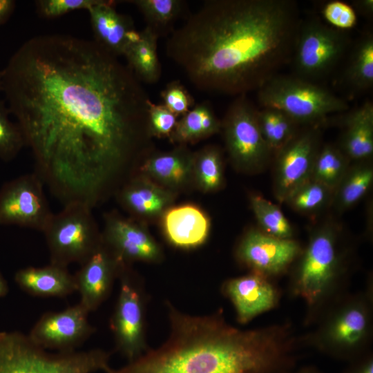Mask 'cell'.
I'll use <instances>...</instances> for the list:
<instances>
[{
    "label": "cell",
    "instance_id": "9a60e30c",
    "mask_svg": "<svg viewBox=\"0 0 373 373\" xmlns=\"http://www.w3.org/2000/svg\"><path fill=\"white\" fill-rule=\"evenodd\" d=\"M102 243L117 260L126 265L132 261L156 262L162 256L157 243L137 223L115 213L105 217Z\"/></svg>",
    "mask_w": 373,
    "mask_h": 373
},
{
    "label": "cell",
    "instance_id": "ab89813d",
    "mask_svg": "<svg viewBox=\"0 0 373 373\" xmlns=\"http://www.w3.org/2000/svg\"><path fill=\"white\" fill-rule=\"evenodd\" d=\"M15 8V1L13 0H0V26L6 23Z\"/></svg>",
    "mask_w": 373,
    "mask_h": 373
},
{
    "label": "cell",
    "instance_id": "ac0fdd59",
    "mask_svg": "<svg viewBox=\"0 0 373 373\" xmlns=\"http://www.w3.org/2000/svg\"><path fill=\"white\" fill-rule=\"evenodd\" d=\"M224 291L233 303L240 323L271 309L277 300L274 287L265 276L256 272L227 281Z\"/></svg>",
    "mask_w": 373,
    "mask_h": 373
},
{
    "label": "cell",
    "instance_id": "836d02e7",
    "mask_svg": "<svg viewBox=\"0 0 373 373\" xmlns=\"http://www.w3.org/2000/svg\"><path fill=\"white\" fill-rule=\"evenodd\" d=\"M222 154L219 149L208 146L194 154L193 175L202 190L215 191L223 185Z\"/></svg>",
    "mask_w": 373,
    "mask_h": 373
},
{
    "label": "cell",
    "instance_id": "7a4b0ae2",
    "mask_svg": "<svg viewBox=\"0 0 373 373\" xmlns=\"http://www.w3.org/2000/svg\"><path fill=\"white\" fill-rule=\"evenodd\" d=\"M302 21L292 0H208L171 32L166 52L197 88L246 95L291 61Z\"/></svg>",
    "mask_w": 373,
    "mask_h": 373
},
{
    "label": "cell",
    "instance_id": "7c38bea8",
    "mask_svg": "<svg viewBox=\"0 0 373 373\" xmlns=\"http://www.w3.org/2000/svg\"><path fill=\"white\" fill-rule=\"evenodd\" d=\"M44 184L35 172L4 183L0 189V224L44 232L54 214Z\"/></svg>",
    "mask_w": 373,
    "mask_h": 373
},
{
    "label": "cell",
    "instance_id": "7402d4cb",
    "mask_svg": "<svg viewBox=\"0 0 373 373\" xmlns=\"http://www.w3.org/2000/svg\"><path fill=\"white\" fill-rule=\"evenodd\" d=\"M368 314L365 307L351 303L331 319L324 334L328 345L341 352H348L359 347L367 335Z\"/></svg>",
    "mask_w": 373,
    "mask_h": 373
},
{
    "label": "cell",
    "instance_id": "52a82bcc",
    "mask_svg": "<svg viewBox=\"0 0 373 373\" xmlns=\"http://www.w3.org/2000/svg\"><path fill=\"white\" fill-rule=\"evenodd\" d=\"M43 233L50 263L66 267L73 262L81 265L102 245L92 208L80 203L64 205Z\"/></svg>",
    "mask_w": 373,
    "mask_h": 373
},
{
    "label": "cell",
    "instance_id": "e575fe53",
    "mask_svg": "<svg viewBox=\"0 0 373 373\" xmlns=\"http://www.w3.org/2000/svg\"><path fill=\"white\" fill-rule=\"evenodd\" d=\"M10 111L3 100L0 99V160H13L26 146L23 133L17 122L9 117Z\"/></svg>",
    "mask_w": 373,
    "mask_h": 373
},
{
    "label": "cell",
    "instance_id": "7bdbcfd3",
    "mask_svg": "<svg viewBox=\"0 0 373 373\" xmlns=\"http://www.w3.org/2000/svg\"><path fill=\"white\" fill-rule=\"evenodd\" d=\"M9 291L8 283L0 272V298L5 296Z\"/></svg>",
    "mask_w": 373,
    "mask_h": 373
},
{
    "label": "cell",
    "instance_id": "f546056e",
    "mask_svg": "<svg viewBox=\"0 0 373 373\" xmlns=\"http://www.w3.org/2000/svg\"><path fill=\"white\" fill-rule=\"evenodd\" d=\"M261 134L274 154L285 145L302 126L285 113L271 108L258 109Z\"/></svg>",
    "mask_w": 373,
    "mask_h": 373
},
{
    "label": "cell",
    "instance_id": "5bb4252c",
    "mask_svg": "<svg viewBox=\"0 0 373 373\" xmlns=\"http://www.w3.org/2000/svg\"><path fill=\"white\" fill-rule=\"evenodd\" d=\"M301 253L296 240L271 236L259 229L249 230L236 251L242 263L265 276L283 272Z\"/></svg>",
    "mask_w": 373,
    "mask_h": 373
},
{
    "label": "cell",
    "instance_id": "8d00e7d4",
    "mask_svg": "<svg viewBox=\"0 0 373 373\" xmlns=\"http://www.w3.org/2000/svg\"><path fill=\"white\" fill-rule=\"evenodd\" d=\"M178 120V117L163 104L151 102L149 108V127L151 136L170 137Z\"/></svg>",
    "mask_w": 373,
    "mask_h": 373
},
{
    "label": "cell",
    "instance_id": "44dd1931",
    "mask_svg": "<svg viewBox=\"0 0 373 373\" xmlns=\"http://www.w3.org/2000/svg\"><path fill=\"white\" fill-rule=\"evenodd\" d=\"M15 280L26 293L40 297H64L77 291L75 276L66 267L51 264L18 270Z\"/></svg>",
    "mask_w": 373,
    "mask_h": 373
},
{
    "label": "cell",
    "instance_id": "e0dca14e",
    "mask_svg": "<svg viewBox=\"0 0 373 373\" xmlns=\"http://www.w3.org/2000/svg\"><path fill=\"white\" fill-rule=\"evenodd\" d=\"M115 1L97 0L87 10L94 34V41L116 57L124 55L126 49L141 39L132 19L115 10Z\"/></svg>",
    "mask_w": 373,
    "mask_h": 373
},
{
    "label": "cell",
    "instance_id": "f1b7e54d",
    "mask_svg": "<svg viewBox=\"0 0 373 373\" xmlns=\"http://www.w3.org/2000/svg\"><path fill=\"white\" fill-rule=\"evenodd\" d=\"M126 2L138 8L146 22V26L158 37L173 32L175 21L186 9V2L181 0H132Z\"/></svg>",
    "mask_w": 373,
    "mask_h": 373
},
{
    "label": "cell",
    "instance_id": "30bf717a",
    "mask_svg": "<svg viewBox=\"0 0 373 373\" xmlns=\"http://www.w3.org/2000/svg\"><path fill=\"white\" fill-rule=\"evenodd\" d=\"M348 42L341 30L319 20L302 21L291 59L295 75L311 82L325 76L342 58Z\"/></svg>",
    "mask_w": 373,
    "mask_h": 373
},
{
    "label": "cell",
    "instance_id": "4316f807",
    "mask_svg": "<svg viewBox=\"0 0 373 373\" xmlns=\"http://www.w3.org/2000/svg\"><path fill=\"white\" fill-rule=\"evenodd\" d=\"M158 38L146 26L141 31L140 41L131 45L124 55L127 66L141 82L154 84L160 78L161 66L157 53Z\"/></svg>",
    "mask_w": 373,
    "mask_h": 373
},
{
    "label": "cell",
    "instance_id": "ffe728a7",
    "mask_svg": "<svg viewBox=\"0 0 373 373\" xmlns=\"http://www.w3.org/2000/svg\"><path fill=\"white\" fill-rule=\"evenodd\" d=\"M162 224L169 241L173 245L183 249L193 248L203 244L210 230L207 216L192 204L166 209L163 215Z\"/></svg>",
    "mask_w": 373,
    "mask_h": 373
},
{
    "label": "cell",
    "instance_id": "484cf974",
    "mask_svg": "<svg viewBox=\"0 0 373 373\" xmlns=\"http://www.w3.org/2000/svg\"><path fill=\"white\" fill-rule=\"evenodd\" d=\"M221 130V121L209 102L200 103L178 120L169 137L171 142L184 144L197 142Z\"/></svg>",
    "mask_w": 373,
    "mask_h": 373
},
{
    "label": "cell",
    "instance_id": "8fae6325",
    "mask_svg": "<svg viewBox=\"0 0 373 373\" xmlns=\"http://www.w3.org/2000/svg\"><path fill=\"white\" fill-rule=\"evenodd\" d=\"M322 125L302 126L295 135L274 154L272 187L279 203L311 178L316 157L323 144Z\"/></svg>",
    "mask_w": 373,
    "mask_h": 373
},
{
    "label": "cell",
    "instance_id": "f6af8a7d",
    "mask_svg": "<svg viewBox=\"0 0 373 373\" xmlns=\"http://www.w3.org/2000/svg\"><path fill=\"white\" fill-rule=\"evenodd\" d=\"M299 373H315V372L311 370H303Z\"/></svg>",
    "mask_w": 373,
    "mask_h": 373
},
{
    "label": "cell",
    "instance_id": "cb8c5ba5",
    "mask_svg": "<svg viewBox=\"0 0 373 373\" xmlns=\"http://www.w3.org/2000/svg\"><path fill=\"white\" fill-rule=\"evenodd\" d=\"M194 154L183 146L146 159L140 166L144 175L169 186L184 185L193 175Z\"/></svg>",
    "mask_w": 373,
    "mask_h": 373
},
{
    "label": "cell",
    "instance_id": "4dcf8cb0",
    "mask_svg": "<svg viewBox=\"0 0 373 373\" xmlns=\"http://www.w3.org/2000/svg\"><path fill=\"white\" fill-rule=\"evenodd\" d=\"M351 162L337 144H323L316 157L311 178L334 191Z\"/></svg>",
    "mask_w": 373,
    "mask_h": 373
},
{
    "label": "cell",
    "instance_id": "ba28073f",
    "mask_svg": "<svg viewBox=\"0 0 373 373\" xmlns=\"http://www.w3.org/2000/svg\"><path fill=\"white\" fill-rule=\"evenodd\" d=\"M257 112L246 95H242L229 106L221 121L231 163L239 171L253 174L265 171L274 157L261 134Z\"/></svg>",
    "mask_w": 373,
    "mask_h": 373
},
{
    "label": "cell",
    "instance_id": "d4e9b609",
    "mask_svg": "<svg viewBox=\"0 0 373 373\" xmlns=\"http://www.w3.org/2000/svg\"><path fill=\"white\" fill-rule=\"evenodd\" d=\"M372 183V160L352 162L334 191L331 207L338 213L347 211L366 195Z\"/></svg>",
    "mask_w": 373,
    "mask_h": 373
},
{
    "label": "cell",
    "instance_id": "f35d334b",
    "mask_svg": "<svg viewBox=\"0 0 373 373\" xmlns=\"http://www.w3.org/2000/svg\"><path fill=\"white\" fill-rule=\"evenodd\" d=\"M97 0H37V14L43 18H55L76 10H88Z\"/></svg>",
    "mask_w": 373,
    "mask_h": 373
},
{
    "label": "cell",
    "instance_id": "603a6c76",
    "mask_svg": "<svg viewBox=\"0 0 373 373\" xmlns=\"http://www.w3.org/2000/svg\"><path fill=\"white\" fill-rule=\"evenodd\" d=\"M173 198L169 191L146 178H132L118 191L124 208L140 217H153L164 213Z\"/></svg>",
    "mask_w": 373,
    "mask_h": 373
},
{
    "label": "cell",
    "instance_id": "8992f818",
    "mask_svg": "<svg viewBox=\"0 0 373 373\" xmlns=\"http://www.w3.org/2000/svg\"><path fill=\"white\" fill-rule=\"evenodd\" d=\"M342 225L329 216L312 229L296 271V289L309 304L315 303L337 277L343 265Z\"/></svg>",
    "mask_w": 373,
    "mask_h": 373
},
{
    "label": "cell",
    "instance_id": "83f0119b",
    "mask_svg": "<svg viewBox=\"0 0 373 373\" xmlns=\"http://www.w3.org/2000/svg\"><path fill=\"white\" fill-rule=\"evenodd\" d=\"M343 79L356 91L370 90L373 86V35L367 32L355 45L345 70Z\"/></svg>",
    "mask_w": 373,
    "mask_h": 373
},
{
    "label": "cell",
    "instance_id": "9c48e42d",
    "mask_svg": "<svg viewBox=\"0 0 373 373\" xmlns=\"http://www.w3.org/2000/svg\"><path fill=\"white\" fill-rule=\"evenodd\" d=\"M117 278L120 287L111 328L116 350L129 362L149 349L145 336L146 297L129 265H122Z\"/></svg>",
    "mask_w": 373,
    "mask_h": 373
},
{
    "label": "cell",
    "instance_id": "d6986e66",
    "mask_svg": "<svg viewBox=\"0 0 373 373\" xmlns=\"http://www.w3.org/2000/svg\"><path fill=\"white\" fill-rule=\"evenodd\" d=\"M341 126L336 144L351 162L369 160L373 155V104L366 102L358 107L338 113Z\"/></svg>",
    "mask_w": 373,
    "mask_h": 373
},
{
    "label": "cell",
    "instance_id": "4fadbf2b",
    "mask_svg": "<svg viewBox=\"0 0 373 373\" xmlns=\"http://www.w3.org/2000/svg\"><path fill=\"white\" fill-rule=\"evenodd\" d=\"M88 314L79 303L61 312H47L37 321L28 336L44 350L75 351L95 332L88 321Z\"/></svg>",
    "mask_w": 373,
    "mask_h": 373
},
{
    "label": "cell",
    "instance_id": "60d3db41",
    "mask_svg": "<svg viewBox=\"0 0 373 373\" xmlns=\"http://www.w3.org/2000/svg\"><path fill=\"white\" fill-rule=\"evenodd\" d=\"M354 8L361 14L370 16L373 12V0H356L353 1Z\"/></svg>",
    "mask_w": 373,
    "mask_h": 373
},
{
    "label": "cell",
    "instance_id": "ee69618b",
    "mask_svg": "<svg viewBox=\"0 0 373 373\" xmlns=\"http://www.w3.org/2000/svg\"><path fill=\"white\" fill-rule=\"evenodd\" d=\"M3 91V73L0 70V92Z\"/></svg>",
    "mask_w": 373,
    "mask_h": 373
},
{
    "label": "cell",
    "instance_id": "d6a6232c",
    "mask_svg": "<svg viewBox=\"0 0 373 373\" xmlns=\"http://www.w3.org/2000/svg\"><path fill=\"white\" fill-rule=\"evenodd\" d=\"M249 199L261 231L278 238H292L294 229L277 204L258 194L251 195Z\"/></svg>",
    "mask_w": 373,
    "mask_h": 373
},
{
    "label": "cell",
    "instance_id": "6da1fadb",
    "mask_svg": "<svg viewBox=\"0 0 373 373\" xmlns=\"http://www.w3.org/2000/svg\"><path fill=\"white\" fill-rule=\"evenodd\" d=\"M35 173L63 204L93 208L151 137V102L133 71L94 40L48 34L2 70Z\"/></svg>",
    "mask_w": 373,
    "mask_h": 373
},
{
    "label": "cell",
    "instance_id": "277c9868",
    "mask_svg": "<svg viewBox=\"0 0 373 373\" xmlns=\"http://www.w3.org/2000/svg\"><path fill=\"white\" fill-rule=\"evenodd\" d=\"M111 353L101 349L52 354L18 331L0 332V373H93L106 371Z\"/></svg>",
    "mask_w": 373,
    "mask_h": 373
},
{
    "label": "cell",
    "instance_id": "5b68a950",
    "mask_svg": "<svg viewBox=\"0 0 373 373\" xmlns=\"http://www.w3.org/2000/svg\"><path fill=\"white\" fill-rule=\"evenodd\" d=\"M262 108L279 110L302 126L325 124L332 114L349 109L346 101L314 82L277 75L258 90Z\"/></svg>",
    "mask_w": 373,
    "mask_h": 373
},
{
    "label": "cell",
    "instance_id": "2e32d148",
    "mask_svg": "<svg viewBox=\"0 0 373 373\" xmlns=\"http://www.w3.org/2000/svg\"><path fill=\"white\" fill-rule=\"evenodd\" d=\"M119 262L104 244L83 264L74 275L79 303L90 313L96 310L109 296Z\"/></svg>",
    "mask_w": 373,
    "mask_h": 373
},
{
    "label": "cell",
    "instance_id": "74e56055",
    "mask_svg": "<svg viewBox=\"0 0 373 373\" xmlns=\"http://www.w3.org/2000/svg\"><path fill=\"white\" fill-rule=\"evenodd\" d=\"M322 13L330 26L340 30L352 28L356 23L357 17L354 8L343 1L327 3Z\"/></svg>",
    "mask_w": 373,
    "mask_h": 373
},
{
    "label": "cell",
    "instance_id": "1f68e13d",
    "mask_svg": "<svg viewBox=\"0 0 373 373\" xmlns=\"http://www.w3.org/2000/svg\"><path fill=\"white\" fill-rule=\"evenodd\" d=\"M334 191L310 178L295 189L285 202L294 211L315 216L331 207Z\"/></svg>",
    "mask_w": 373,
    "mask_h": 373
},
{
    "label": "cell",
    "instance_id": "3957f363",
    "mask_svg": "<svg viewBox=\"0 0 373 373\" xmlns=\"http://www.w3.org/2000/svg\"><path fill=\"white\" fill-rule=\"evenodd\" d=\"M166 307V341L106 373H278L288 361L293 341L287 329L242 330L228 324L220 312L192 316L170 302Z\"/></svg>",
    "mask_w": 373,
    "mask_h": 373
},
{
    "label": "cell",
    "instance_id": "b9f144b4",
    "mask_svg": "<svg viewBox=\"0 0 373 373\" xmlns=\"http://www.w3.org/2000/svg\"><path fill=\"white\" fill-rule=\"evenodd\" d=\"M354 373H373L372 361L368 360L362 364Z\"/></svg>",
    "mask_w": 373,
    "mask_h": 373
},
{
    "label": "cell",
    "instance_id": "d590c367",
    "mask_svg": "<svg viewBox=\"0 0 373 373\" xmlns=\"http://www.w3.org/2000/svg\"><path fill=\"white\" fill-rule=\"evenodd\" d=\"M163 105L178 117L186 113L194 105V99L186 88L178 81L166 85L161 92Z\"/></svg>",
    "mask_w": 373,
    "mask_h": 373
}]
</instances>
